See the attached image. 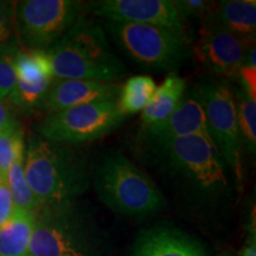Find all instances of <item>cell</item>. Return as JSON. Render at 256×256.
I'll return each mask as SVG.
<instances>
[{
  "label": "cell",
  "mask_w": 256,
  "mask_h": 256,
  "mask_svg": "<svg viewBox=\"0 0 256 256\" xmlns=\"http://www.w3.org/2000/svg\"><path fill=\"white\" fill-rule=\"evenodd\" d=\"M24 174L30 188L43 204L74 200L87 190V165L69 144L54 142L32 134L25 150Z\"/></svg>",
  "instance_id": "obj_2"
},
{
  "label": "cell",
  "mask_w": 256,
  "mask_h": 256,
  "mask_svg": "<svg viewBox=\"0 0 256 256\" xmlns=\"http://www.w3.org/2000/svg\"><path fill=\"white\" fill-rule=\"evenodd\" d=\"M94 185L106 206L126 216L151 215L166 204L151 179L119 152L102 159L96 168Z\"/></svg>",
  "instance_id": "obj_4"
},
{
  "label": "cell",
  "mask_w": 256,
  "mask_h": 256,
  "mask_svg": "<svg viewBox=\"0 0 256 256\" xmlns=\"http://www.w3.org/2000/svg\"><path fill=\"white\" fill-rule=\"evenodd\" d=\"M235 104L241 139L254 154L256 147V101L252 100L242 90L236 92Z\"/></svg>",
  "instance_id": "obj_21"
},
{
  "label": "cell",
  "mask_w": 256,
  "mask_h": 256,
  "mask_svg": "<svg viewBox=\"0 0 256 256\" xmlns=\"http://www.w3.org/2000/svg\"><path fill=\"white\" fill-rule=\"evenodd\" d=\"M54 80H44V81L37 83H24L17 81L14 88L8 96V100L14 107L23 108V110H32V108L40 107Z\"/></svg>",
  "instance_id": "obj_22"
},
{
  "label": "cell",
  "mask_w": 256,
  "mask_h": 256,
  "mask_svg": "<svg viewBox=\"0 0 256 256\" xmlns=\"http://www.w3.org/2000/svg\"><path fill=\"white\" fill-rule=\"evenodd\" d=\"M241 256H256V241H255V232H252L249 236L247 243L241 252Z\"/></svg>",
  "instance_id": "obj_30"
},
{
  "label": "cell",
  "mask_w": 256,
  "mask_h": 256,
  "mask_svg": "<svg viewBox=\"0 0 256 256\" xmlns=\"http://www.w3.org/2000/svg\"><path fill=\"white\" fill-rule=\"evenodd\" d=\"M22 144H24V136L20 128L0 132V178L6 180L16 151Z\"/></svg>",
  "instance_id": "obj_24"
},
{
  "label": "cell",
  "mask_w": 256,
  "mask_h": 256,
  "mask_svg": "<svg viewBox=\"0 0 256 256\" xmlns=\"http://www.w3.org/2000/svg\"><path fill=\"white\" fill-rule=\"evenodd\" d=\"M24 158L25 145L22 144L16 151L14 158L8 168V176H6V183H8L14 208L28 211V212L36 214L43 206V203L38 200L36 194L28 186L24 174Z\"/></svg>",
  "instance_id": "obj_18"
},
{
  "label": "cell",
  "mask_w": 256,
  "mask_h": 256,
  "mask_svg": "<svg viewBox=\"0 0 256 256\" xmlns=\"http://www.w3.org/2000/svg\"><path fill=\"white\" fill-rule=\"evenodd\" d=\"M17 81L37 83L54 80L52 66L46 50H19L14 60Z\"/></svg>",
  "instance_id": "obj_20"
},
{
  "label": "cell",
  "mask_w": 256,
  "mask_h": 256,
  "mask_svg": "<svg viewBox=\"0 0 256 256\" xmlns=\"http://www.w3.org/2000/svg\"><path fill=\"white\" fill-rule=\"evenodd\" d=\"M252 43L206 19L194 46V55L217 75L238 78Z\"/></svg>",
  "instance_id": "obj_10"
},
{
  "label": "cell",
  "mask_w": 256,
  "mask_h": 256,
  "mask_svg": "<svg viewBox=\"0 0 256 256\" xmlns=\"http://www.w3.org/2000/svg\"><path fill=\"white\" fill-rule=\"evenodd\" d=\"M54 78L113 82L124 75V66L94 19L82 14L58 40L46 50Z\"/></svg>",
  "instance_id": "obj_1"
},
{
  "label": "cell",
  "mask_w": 256,
  "mask_h": 256,
  "mask_svg": "<svg viewBox=\"0 0 256 256\" xmlns=\"http://www.w3.org/2000/svg\"><path fill=\"white\" fill-rule=\"evenodd\" d=\"M14 211V204L10 194L8 183L0 178V226L8 222Z\"/></svg>",
  "instance_id": "obj_29"
},
{
  "label": "cell",
  "mask_w": 256,
  "mask_h": 256,
  "mask_svg": "<svg viewBox=\"0 0 256 256\" xmlns=\"http://www.w3.org/2000/svg\"><path fill=\"white\" fill-rule=\"evenodd\" d=\"M242 40L254 44L256 34L255 0H224L206 18Z\"/></svg>",
  "instance_id": "obj_15"
},
{
  "label": "cell",
  "mask_w": 256,
  "mask_h": 256,
  "mask_svg": "<svg viewBox=\"0 0 256 256\" xmlns=\"http://www.w3.org/2000/svg\"><path fill=\"white\" fill-rule=\"evenodd\" d=\"M19 44L14 26V2H0V48Z\"/></svg>",
  "instance_id": "obj_25"
},
{
  "label": "cell",
  "mask_w": 256,
  "mask_h": 256,
  "mask_svg": "<svg viewBox=\"0 0 256 256\" xmlns=\"http://www.w3.org/2000/svg\"><path fill=\"white\" fill-rule=\"evenodd\" d=\"M147 136L156 146L191 136H209L206 116L196 88L185 90L174 113L162 122L146 127Z\"/></svg>",
  "instance_id": "obj_12"
},
{
  "label": "cell",
  "mask_w": 256,
  "mask_h": 256,
  "mask_svg": "<svg viewBox=\"0 0 256 256\" xmlns=\"http://www.w3.org/2000/svg\"><path fill=\"white\" fill-rule=\"evenodd\" d=\"M17 128L20 127L16 115L14 106L11 104L8 98H0V132Z\"/></svg>",
  "instance_id": "obj_27"
},
{
  "label": "cell",
  "mask_w": 256,
  "mask_h": 256,
  "mask_svg": "<svg viewBox=\"0 0 256 256\" xmlns=\"http://www.w3.org/2000/svg\"><path fill=\"white\" fill-rule=\"evenodd\" d=\"M88 8L107 22L159 25L185 32L184 20L168 0H101Z\"/></svg>",
  "instance_id": "obj_11"
},
{
  "label": "cell",
  "mask_w": 256,
  "mask_h": 256,
  "mask_svg": "<svg viewBox=\"0 0 256 256\" xmlns=\"http://www.w3.org/2000/svg\"><path fill=\"white\" fill-rule=\"evenodd\" d=\"M238 78H240L242 82V90L252 100L256 101V66L244 63L240 69Z\"/></svg>",
  "instance_id": "obj_28"
},
{
  "label": "cell",
  "mask_w": 256,
  "mask_h": 256,
  "mask_svg": "<svg viewBox=\"0 0 256 256\" xmlns=\"http://www.w3.org/2000/svg\"><path fill=\"white\" fill-rule=\"evenodd\" d=\"M28 256H104L100 235L72 200L36 212Z\"/></svg>",
  "instance_id": "obj_3"
},
{
  "label": "cell",
  "mask_w": 256,
  "mask_h": 256,
  "mask_svg": "<svg viewBox=\"0 0 256 256\" xmlns=\"http://www.w3.org/2000/svg\"><path fill=\"white\" fill-rule=\"evenodd\" d=\"M158 86L150 76L139 75L130 78L120 89L118 107L124 116L142 112L151 102Z\"/></svg>",
  "instance_id": "obj_19"
},
{
  "label": "cell",
  "mask_w": 256,
  "mask_h": 256,
  "mask_svg": "<svg viewBox=\"0 0 256 256\" xmlns=\"http://www.w3.org/2000/svg\"><path fill=\"white\" fill-rule=\"evenodd\" d=\"M185 89H186L185 80L176 72L170 74L164 82L156 87L151 102L142 110V120L145 128L168 119L177 108L183 98Z\"/></svg>",
  "instance_id": "obj_16"
},
{
  "label": "cell",
  "mask_w": 256,
  "mask_h": 256,
  "mask_svg": "<svg viewBox=\"0 0 256 256\" xmlns=\"http://www.w3.org/2000/svg\"><path fill=\"white\" fill-rule=\"evenodd\" d=\"M174 6L182 19L186 18H208L212 14L215 5L212 2L204 0H176Z\"/></svg>",
  "instance_id": "obj_26"
},
{
  "label": "cell",
  "mask_w": 256,
  "mask_h": 256,
  "mask_svg": "<svg viewBox=\"0 0 256 256\" xmlns=\"http://www.w3.org/2000/svg\"><path fill=\"white\" fill-rule=\"evenodd\" d=\"M36 214L14 208L8 222L0 226V256H28Z\"/></svg>",
  "instance_id": "obj_17"
},
{
  "label": "cell",
  "mask_w": 256,
  "mask_h": 256,
  "mask_svg": "<svg viewBox=\"0 0 256 256\" xmlns=\"http://www.w3.org/2000/svg\"><path fill=\"white\" fill-rule=\"evenodd\" d=\"M107 28L128 57L147 68L174 69L190 55L186 32L115 22H107Z\"/></svg>",
  "instance_id": "obj_5"
},
{
  "label": "cell",
  "mask_w": 256,
  "mask_h": 256,
  "mask_svg": "<svg viewBox=\"0 0 256 256\" xmlns=\"http://www.w3.org/2000/svg\"><path fill=\"white\" fill-rule=\"evenodd\" d=\"M159 147L176 174L196 190L215 194L228 188L224 162L209 136L182 138Z\"/></svg>",
  "instance_id": "obj_7"
},
{
  "label": "cell",
  "mask_w": 256,
  "mask_h": 256,
  "mask_svg": "<svg viewBox=\"0 0 256 256\" xmlns=\"http://www.w3.org/2000/svg\"><path fill=\"white\" fill-rule=\"evenodd\" d=\"M196 90L200 96L210 138L223 162L242 182V139L238 124L235 95L228 83L202 80Z\"/></svg>",
  "instance_id": "obj_9"
},
{
  "label": "cell",
  "mask_w": 256,
  "mask_h": 256,
  "mask_svg": "<svg viewBox=\"0 0 256 256\" xmlns=\"http://www.w3.org/2000/svg\"><path fill=\"white\" fill-rule=\"evenodd\" d=\"M132 256H206L196 240L176 228L156 226L138 238Z\"/></svg>",
  "instance_id": "obj_14"
},
{
  "label": "cell",
  "mask_w": 256,
  "mask_h": 256,
  "mask_svg": "<svg viewBox=\"0 0 256 256\" xmlns=\"http://www.w3.org/2000/svg\"><path fill=\"white\" fill-rule=\"evenodd\" d=\"M19 50V44L0 48V98H8L17 82L14 60Z\"/></svg>",
  "instance_id": "obj_23"
},
{
  "label": "cell",
  "mask_w": 256,
  "mask_h": 256,
  "mask_svg": "<svg viewBox=\"0 0 256 256\" xmlns=\"http://www.w3.org/2000/svg\"><path fill=\"white\" fill-rule=\"evenodd\" d=\"M121 87L114 82L54 80L40 107L48 115L104 101H118Z\"/></svg>",
  "instance_id": "obj_13"
},
{
  "label": "cell",
  "mask_w": 256,
  "mask_h": 256,
  "mask_svg": "<svg viewBox=\"0 0 256 256\" xmlns=\"http://www.w3.org/2000/svg\"><path fill=\"white\" fill-rule=\"evenodd\" d=\"M226 256H228V255H226Z\"/></svg>",
  "instance_id": "obj_31"
},
{
  "label": "cell",
  "mask_w": 256,
  "mask_h": 256,
  "mask_svg": "<svg viewBox=\"0 0 256 256\" xmlns=\"http://www.w3.org/2000/svg\"><path fill=\"white\" fill-rule=\"evenodd\" d=\"M124 118L116 101L96 102L48 115L36 124V130L50 142L72 145L101 139L116 130Z\"/></svg>",
  "instance_id": "obj_8"
},
{
  "label": "cell",
  "mask_w": 256,
  "mask_h": 256,
  "mask_svg": "<svg viewBox=\"0 0 256 256\" xmlns=\"http://www.w3.org/2000/svg\"><path fill=\"white\" fill-rule=\"evenodd\" d=\"M76 0H23L14 2V26L26 50H48L83 14Z\"/></svg>",
  "instance_id": "obj_6"
}]
</instances>
